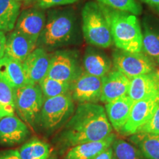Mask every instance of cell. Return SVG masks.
Instances as JSON below:
<instances>
[{
    "instance_id": "cell-36",
    "label": "cell",
    "mask_w": 159,
    "mask_h": 159,
    "mask_svg": "<svg viewBox=\"0 0 159 159\" xmlns=\"http://www.w3.org/2000/svg\"><path fill=\"white\" fill-rule=\"evenodd\" d=\"M48 159H57V158H55V157H51V158H49Z\"/></svg>"
},
{
    "instance_id": "cell-16",
    "label": "cell",
    "mask_w": 159,
    "mask_h": 159,
    "mask_svg": "<svg viewBox=\"0 0 159 159\" xmlns=\"http://www.w3.org/2000/svg\"><path fill=\"white\" fill-rule=\"evenodd\" d=\"M159 94V77L154 71L130 80L128 95L134 102Z\"/></svg>"
},
{
    "instance_id": "cell-2",
    "label": "cell",
    "mask_w": 159,
    "mask_h": 159,
    "mask_svg": "<svg viewBox=\"0 0 159 159\" xmlns=\"http://www.w3.org/2000/svg\"><path fill=\"white\" fill-rule=\"evenodd\" d=\"M99 5L108 21L113 41L117 49L132 52H142V31L136 16L101 4Z\"/></svg>"
},
{
    "instance_id": "cell-12",
    "label": "cell",
    "mask_w": 159,
    "mask_h": 159,
    "mask_svg": "<svg viewBox=\"0 0 159 159\" xmlns=\"http://www.w3.org/2000/svg\"><path fill=\"white\" fill-rule=\"evenodd\" d=\"M46 21V15L43 11L35 8L25 10L18 18L16 29L37 44Z\"/></svg>"
},
{
    "instance_id": "cell-30",
    "label": "cell",
    "mask_w": 159,
    "mask_h": 159,
    "mask_svg": "<svg viewBox=\"0 0 159 159\" xmlns=\"http://www.w3.org/2000/svg\"><path fill=\"white\" fill-rule=\"evenodd\" d=\"M79 0H37L36 6L40 9H48L56 6L71 5Z\"/></svg>"
},
{
    "instance_id": "cell-4",
    "label": "cell",
    "mask_w": 159,
    "mask_h": 159,
    "mask_svg": "<svg viewBox=\"0 0 159 159\" xmlns=\"http://www.w3.org/2000/svg\"><path fill=\"white\" fill-rule=\"evenodd\" d=\"M82 30L89 44L105 49L114 43L108 21L98 2L90 1L83 6Z\"/></svg>"
},
{
    "instance_id": "cell-14",
    "label": "cell",
    "mask_w": 159,
    "mask_h": 159,
    "mask_svg": "<svg viewBox=\"0 0 159 159\" xmlns=\"http://www.w3.org/2000/svg\"><path fill=\"white\" fill-rule=\"evenodd\" d=\"M100 101L108 103L128 94L130 79L117 70L110 71L102 77Z\"/></svg>"
},
{
    "instance_id": "cell-3",
    "label": "cell",
    "mask_w": 159,
    "mask_h": 159,
    "mask_svg": "<svg viewBox=\"0 0 159 159\" xmlns=\"http://www.w3.org/2000/svg\"><path fill=\"white\" fill-rule=\"evenodd\" d=\"M77 35V17L74 11L70 8L53 10L48 12L37 44L45 49H55L70 44L75 41Z\"/></svg>"
},
{
    "instance_id": "cell-20",
    "label": "cell",
    "mask_w": 159,
    "mask_h": 159,
    "mask_svg": "<svg viewBox=\"0 0 159 159\" xmlns=\"http://www.w3.org/2000/svg\"><path fill=\"white\" fill-rule=\"evenodd\" d=\"M114 140L115 136L111 134L102 140L76 145L67 152L65 159H95L99 155L111 148Z\"/></svg>"
},
{
    "instance_id": "cell-38",
    "label": "cell",
    "mask_w": 159,
    "mask_h": 159,
    "mask_svg": "<svg viewBox=\"0 0 159 159\" xmlns=\"http://www.w3.org/2000/svg\"><path fill=\"white\" fill-rule=\"evenodd\" d=\"M2 117H3L2 116V115H1V114H0V119H1L2 118Z\"/></svg>"
},
{
    "instance_id": "cell-39",
    "label": "cell",
    "mask_w": 159,
    "mask_h": 159,
    "mask_svg": "<svg viewBox=\"0 0 159 159\" xmlns=\"http://www.w3.org/2000/svg\"><path fill=\"white\" fill-rule=\"evenodd\" d=\"M16 1H19V2H20V1H21V0H16Z\"/></svg>"
},
{
    "instance_id": "cell-29",
    "label": "cell",
    "mask_w": 159,
    "mask_h": 159,
    "mask_svg": "<svg viewBox=\"0 0 159 159\" xmlns=\"http://www.w3.org/2000/svg\"><path fill=\"white\" fill-rule=\"evenodd\" d=\"M139 133L159 134V102L155 108L150 119L140 129Z\"/></svg>"
},
{
    "instance_id": "cell-28",
    "label": "cell",
    "mask_w": 159,
    "mask_h": 159,
    "mask_svg": "<svg viewBox=\"0 0 159 159\" xmlns=\"http://www.w3.org/2000/svg\"><path fill=\"white\" fill-rule=\"evenodd\" d=\"M112 144L116 159H142L140 152L124 140H114Z\"/></svg>"
},
{
    "instance_id": "cell-34",
    "label": "cell",
    "mask_w": 159,
    "mask_h": 159,
    "mask_svg": "<svg viewBox=\"0 0 159 159\" xmlns=\"http://www.w3.org/2000/svg\"><path fill=\"white\" fill-rule=\"evenodd\" d=\"M159 14V0H142Z\"/></svg>"
},
{
    "instance_id": "cell-18",
    "label": "cell",
    "mask_w": 159,
    "mask_h": 159,
    "mask_svg": "<svg viewBox=\"0 0 159 159\" xmlns=\"http://www.w3.org/2000/svg\"><path fill=\"white\" fill-rule=\"evenodd\" d=\"M134 103L128 95L106 103L105 111L107 116L115 130L120 131L126 124Z\"/></svg>"
},
{
    "instance_id": "cell-17",
    "label": "cell",
    "mask_w": 159,
    "mask_h": 159,
    "mask_svg": "<svg viewBox=\"0 0 159 159\" xmlns=\"http://www.w3.org/2000/svg\"><path fill=\"white\" fill-rule=\"evenodd\" d=\"M35 46L36 43L15 29L6 40L5 55L23 63L26 58L34 50Z\"/></svg>"
},
{
    "instance_id": "cell-22",
    "label": "cell",
    "mask_w": 159,
    "mask_h": 159,
    "mask_svg": "<svg viewBox=\"0 0 159 159\" xmlns=\"http://www.w3.org/2000/svg\"><path fill=\"white\" fill-rule=\"evenodd\" d=\"M21 4L16 0H0V31L14 29L19 16Z\"/></svg>"
},
{
    "instance_id": "cell-33",
    "label": "cell",
    "mask_w": 159,
    "mask_h": 159,
    "mask_svg": "<svg viewBox=\"0 0 159 159\" xmlns=\"http://www.w3.org/2000/svg\"><path fill=\"white\" fill-rule=\"evenodd\" d=\"M114 157V152H113V149L109 148L105 150L104 152H102L100 155H99L95 159H112Z\"/></svg>"
},
{
    "instance_id": "cell-10",
    "label": "cell",
    "mask_w": 159,
    "mask_h": 159,
    "mask_svg": "<svg viewBox=\"0 0 159 159\" xmlns=\"http://www.w3.org/2000/svg\"><path fill=\"white\" fill-rule=\"evenodd\" d=\"M159 102V94L143 99L134 103L126 124L120 131L125 135H134L150 119L156 105Z\"/></svg>"
},
{
    "instance_id": "cell-35",
    "label": "cell",
    "mask_w": 159,
    "mask_h": 159,
    "mask_svg": "<svg viewBox=\"0 0 159 159\" xmlns=\"http://www.w3.org/2000/svg\"><path fill=\"white\" fill-rule=\"evenodd\" d=\"M155 72H156V73L157 76H158V77H159V69H156V70H155Z\"/></svg>"
},
{
    "instance_id": "cell-25",
    "label": "cell",
    "mask_w": 159,
    "mask_h": 159,
    "mask_svg": "<svg viewBox=\"0 0 159 159\" xmlns=\"http://www.w3.org/2000/svg\"><path fill=\"white\" fill-rule=\"evenodd\" d=\"M39 85L44 99L68 94L71 89V83L52 79L47 76L40 82Z\"/></svg>"
},
{
    "instance_id": "cell-13",
    "label": "cell",
    "mask_w": 159,
    "mask_h": 159,
    "mask_svg": "<svg viewBox=\"0 0 159 159\" xmlns=\"http://www.w3.org/2000/svg\"><path fill=\"white\" fill-rule=\"evenodd\" d=\"M142 52L159 64V19L147 15L142 19Z\"/></svg>"
},
{
    "instance_id": "cell-32",
    "label": "cell",
    "mask_w": 159,
    "mask_h": 159,
    "mask_svg": "<svg viewBox=\"0 0 159 159\" xmlns=\"http://www.w3.org/2000/svg\"><path fill=\"white\" fill-rule=\"evenodd\" d=\"M6 40H7V38L5 36V33L0 31V60L2 58L5 54Z\"/></svg>"
},
{
    "instance_id": "cell-37",
    "label": "cell",
    "mask_w": 159,
    "mask_h": 159,
    "mask_svg": "<svg viewBox=\"0 0 159 159\" xmlns=\"http://www.w3.org/2000/svg\"><path fill=\"white\" fill-rule=\"evenodd\" d=\"M112 159H116V157H115V156H114V157H113Z\"/></svg>"
},
{
    "instance_id": "cell-11",
    "label": "cell",
    "mask_w": 159,
    "mask_h": 159,
    "mask_svg": "<svg viewBox=\"0 0 159 159\" xmlns=\"http://www.w3.org/2000/svg\"><path fill=\"white\" fill-rule=\"evenodd\" d=\"M50 60L51 57L42 47L32 52L22 63L27 84H39L47 76Z\"/></svg>"
},
{
    "instance_id": "cell-8",
    "label": "cell",
    "mask_w": 159,
    "mask_h": 159,
    "mask_svg": "<svg viewBox=\"0 0 159 159\" xmlns=\"http://www.w3.org/2000/svg\"><path fill=\"white\" fill-rule=\"evenodd\" d=\"M81 72L75 51L59 50L51 56L47 77L71 83Z\"/></svg>"
},
{
    "instance_id": "cell-15",
    "label": "cell",
    "mask_w": 159,
    "mask_h": 159,
    "mask_svg": "<svg viewBox=\"0 0 159 159\" xmlns=\"http://www.w3.org/2000/svg\"><path fill=\"white\" fill-rule=\"evenodd\" d=\"M29 135L25 122L15 115L0 119V144L14 145L23 142Z\"/></svg>"
},
{
    "instance_id": "cell-7",
    "label": "cell",
    "mask_w": 159,
    "mask_h": 159,
    "mask_svg": "<svg viewBox=\"0 0 159 159\" xmlns=\"http://www.w3.org/2000/svg\"><path fill=\"white\" fill-rule=\"evenodd\" d=\"M113 64L128 79L148 74L156 70V64L144 52H132L116 49L112 54Z\"/></svg>"
},
{
    "instance_id": "cell-23",
    "label": "cell",
    "mask_w": 159,
    "mask_h": 159,
    "mask_svg": "<svg viewBox=\"0 0 159 159\" xmlns=\"http://www.w3.org/2000/svg\"><path fill=\"white\" fill-rule=\"evenodd\" d=\"M130 140L136 144L145 158L159 159V134L137 133Z\"/></svg>"
},
{
    "instance_id": "cell-9",
    "label": "cell",
    "mask_w": 159,
    "mask_h": 159,
    "mask_svg": "<svg viewBox=\"0 0 159 159\" xmlns=\"http://www.w3.org/2000/svg\"><path fill=\"white\" fill-rule=\"evenodd\" d=\"M102 80L82 71L71 83L73 100L80 103H95L100 100Z\"/></svg>"
},
{
    "instance_id": "cell-1",
    "label": "cell",
    "mask_w": 159,
    "mask_h": 159,
    "mask_svg": "<svg viewBox=\"0 0 159 159\" xmlns=\"http://www.w3.org/2000/svg\"><path fill=\"white\" fill-rule=\"evenodd\" d=\"M111 130L102 106L95 103H80L66 125L62 137L67 144L75 147L102 140L110 136Z\"/></svg>"
},
{
    "instance_id": "cell-21",
    "label": "cell",
    "mask_w": 159,
    "mask_h": 159,
    "mask_svg": "<svg viewBox=\"0 0 159 159\" xmlns=\"http://www.w3.org/2000/svg\"><path fill=\"white\" fill-rule=\"evenodd\" d=\"M111 61L105 53L89 47L83 57V67L85 72L98 77H103L110 71Z\"/></svg>"
},
{
    "instance_id": "cell-26",
    "label": "cell",
    "mask_w": 159,
    "mask_h": 159,
    "mask_svg": "<svg viewBox=\"0 0 159 159\" xmlns=\"http://www.w3.org/2000/svg\"><path fill=\"white\" fill-rule=\"evenodd\" d=\"M14 89L0 79V114L2 116L15 115Z\"/></svg>"
},
{
    "instance_id": "cell-24",
    "label": "cell",
    "mask_w": 159,
    "mask_h": 159,
    "mask_svg": "<svg viewBox=\"0 0 159 159\" xmlns=\"http://www.w3.org/2000/svg\"><path fill=\"white\" fill-rule=\"evenodd\" d=\"M21 159H48L50 147L43 141L33 139L17 150Z\"/></svg>"
},
{
    "instance_id": "cell-6",
    "label": "cell",
    "mask_w": 159,
    "mask_h": 159,
    "mask_svg": "<svg viewBox=\"0 0 159 159\" xmlns=\"http://www.w3.org/2000/svg\"><path fill=\"white\" fill-rule=\"evenodd\" d=\"M74 108L72 97L69 93L45 99L39 119L45 129L55 130L72 115Z\"/></svg>"
},
{
    "instance_id": "cell-27",
    "label": "cell",
    "mask_w": 159,
    "mask_h": 159,
    "mask_svg": "<svg viewBox=\"0 0 159 159\" xmlns=\"http://www.w3.org/2000/svg\"><path fill=\"white\" fill-rule=\"evenodd\" d=\"M97 2L111 8L131 13L140 15L142 7L136 0H97Z\"/></svg>"
},
{
    "instance_id": "cell-19",
    "label": "cell",
    "mask_w": 159,
    "mask_h": 159,
    "mask_svg": "<svg viewBox=\"0 0 159 159\" xmlns=\"http://www.w3.org/2000/svg\"><path fill=\"white\" fill-rule=\"evenodd\" d=\"M0 79L13 89L27 84L22 63L5 54L0 60Z\"/></svg>"
},
{
    "instance_id": "cell-31",
    "label": "cell",
    "mask_w": 159,
    "mask_h": 159,
    "mask_svg": "<svg viewBox=\"0 0 159 159\" xmlns=\"http://www.w3.org/2000/svg\"><path fill=\"white\" fill-rule=\"evenodd\" d=\"M0 159H21L17 150H9L0 152Z\"/></svg>"
},
{
    "instance_id": "cell-5",
    "label": "cell",
    "mask_w": 159,
    "mask_h": 159,
    "mask_svg": "<svg viewBox=\"0 0 159 159\" xmlns=\"http://www.w3.org/2000/svg\"><path fill=\"white\" fill-rule=\"evenodd\" d=\"M43 100L39 84H26L14 89L16 111L25 122L30 125L39 118Z\"/></svg>"
}]
</instances>
